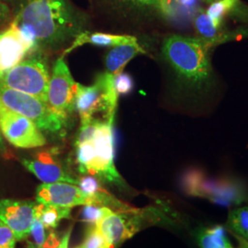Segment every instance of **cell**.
<instances>
[{"instance_id": "3", "label": "cell", "mask_w": 248, "mask_h": 248, "mask_svg": "<svg viewBox=\"0 0 248 248\" xmlns=\"http://www.w3.org/2000/svg\"><path fill=\"white\" fill-rule=\"evenodd\" d=\"M77 161L82 174L104 179L118 185L124 179L114 162L113 123L91 119L81 123L76 142Z\"/></svg>"}, {"instance_id": "32", "label": "cell", "mask_w": 248, "mask_h": 248, "mask_svg": "<svg viewBox=\"0 0 248 248\" xmlns=\"http://www.w3.org/2000/svg\"><path fill=\"white\" fill-rule=\"evenodd\" d=\"M202 1H203L205 3H207V4L211 5V4H213V3L216 2V1H218V0H202Z\"/></svg>"}, {"instance_id": "28", "label": "cell", "mask_w": 248, "mask_h": 248, "mask_svg": "<svg viewBox=\"0 0 248 248\" xmlns=\"http://www.w3.org/2000/svg\"><path fill=\"white\" fill-rule=\"evenodd\" d=\"M72 227L65 232L63 234L62 239L60 240L59 245L54 248H68L69 246V241H70V236H71Z\"/></svg>"}, {"instance_id": "27", "label": "cell", "mask_w": 248, "mask_h": 248, "mask_svg": "<svg viewBox=\"0 0 248 248\" xmlns=\"http://www.w3.org/2000/svg\"><path fill=\"white\" fill-rule=\"evenodd\" d=\"M16 241L13 231L5 222L0 221V248H15Z\"/></svg>"}, {"instance_id": "31", "label": "cell", "mask_w": 248, "mask_h": 248, "mask_svg": "<svg viewBox=\"0 0 248 248\" xmlns=\"http://www.w3.org/2000/svg\"><path fill=\"white\" fill-rule=\"evenodd\" d=\"M5 151H6V146H5V143H4V141L1 136V132H0V152H5Z\"/></svg>"}, {"instance_id": "26", "label": "cell", "mask_w": 248, "mask_h": 248, "mask_svg": "<svg viewBox=\"0 0 248 248\" xmlns=\"http://www.w3.org/2000/svg\"><path fill=\"white\" fill-rule=\"evenodd\" d=\"M133 82L132 78L124 73H119L114 77V88L118 95H125L133 89Z\"/></svg>"}, {"instance_id": "21", "label": "cell", "mask_w": 248, "mask_h": 248, "mask_svg": "<svg viewBox=\"0 0 248 248\" xmlns=\"http://www.w3.org/2000/svg\"><path fill=\"white\" fill-rule=\"evenodd\" d=\"M193 24L198 33L204 38H213L220 34L219 31L222 25L212 18L205 9H200L196 12Z\"/></svg>"}, {"instance_id": "13", "label": "cell", "mask_w": 248, "mask_h": 248, "mask_svg": "<svg viewBox=\"0 0 248 248\" xmlns=\"http://www.w3.org/2000/svg\"><path fill=\"white\" fill-rule=\"evenodd\" d=\"M36 203L11 199L0 200V221L13 231L17 241L26 239L36 217Z\"/></svg>"}, {"instance_id": "19", "label": "cell", "mask_w": 248, "mask_h": 248, "mask_svg": "<svg viewBox=\"0 0 248 248\" xmlns=\"http://www.w3.org/2000/svg\"><path fill=\"white\" fill-rule=\"evenodd\" d=\"M131 9L157 13L165 18H172V0H116Z\"/></svg>"}, {"instance_id": "7", "label": "cell", "mask_w": 248, "mask_h": 248, "mask_svg": "<svg viewBox=\"0 0 248 248\" xmlns=\"http://www.w3.org/2000/svg\"><path fill=\"white\" fill-rule=\"evenodd\" d=\"M0 104L31 120L44 132L58 133L63 127L48 103L18 90L0 87Z\"/></svg>"}, {"instance_id": "33", "label": "cell", "mask_w": 248, "mask_h": 248, "mask_svg": "<svg viewBox=\"0 0 248 248\" xmlns=\"http://www.w3.org/2000/svg\"></svg>"}, {"instance_id": "30", "label": "cell", "mask_w": 248, "mask_h": 248, "mask_svg": "<svg viewBox=\"0 0 248 248\" xmlns=\"http://www.w3.org/2000/svg\"><path fill=\"white\" fill-rule=\"evenodd\" d=\"M8 14V9L6 7L5 4H3V2L0 0V22L6 18Z\"/></svg>"}, {"instance_id": "16", "label": "cell", "mask_w": 248, "mask_h": 248, "mask_svg": "<svg viewBox=\"0 0 248 248\" xmlns=\"http://www.w3.org/2000/svg\"><path fill=\"white\" fill-rule=\"evenodd\" d=\"M145 53L139 42L118 45L112 47L108 53L105 60L106 72L117 75L124 70V66L139 54Z\"/></svg>"}, {"instance_id": "2", "label": "cell", "mask_w": 248, "mask_h": 248, "mask_svg": "<svg viewBox=\"0 0 248 248\" xmlns=\"http://www.w3.org/2000/svg\"><path fill=\"white\" fill-rule=\"evenodd\" d=\"M12 22L45 48L64 45L81 29L79 14L68 0H22Z\"/></svg>"}, {"instance_id": "12", "label": "cell", "mask_w": 248, "mask_h": 248, "mask_svg": "<svg viewBox=\"0 0 248 248\" xmlns=\"http://www.w3.org/2000/svg\"><path fill=\"white\" fill-rule=\"evenodd\" d=\"M35 48V42L11 22L0 32V72L7 71L17 65Z\"/></svg>"}, {"instance_id": "23", "label": "cell", "mask_w": 248, "mask_h": 248, "mask_svg": "<svg viewBox=\"0 0 248 248\" xmlns=\"http://www.w3.org/2000/svg\"><path fill=\"white\" fill-rule=\"evenodd\" d=\"M74 248H111L96 225H89L85 238L79 246Z\"/></svg>"}, {"instance_id": "25", "label": "cell", "mask_w": 248, "mask_h": 248, "mask_svg": "<svg viewBox=\"0 0 248 248\" xmlns=\"http://www.w3.org/2000/svg\"><path fill=\"white\" fill-rule=\"evenodd\" d=\"M30 235L33 239V243L30 246V248H44L45 241L47 239L46 228H45V225L40 222V220L38 218H36V217Z\"/></svg>"}, {"instance_id": "11", "label": "cell", "mask_w": 248, "mask_h": 248, "mask_svg": "<svg viewBox=\"0 0 248 248\" xmlns=\"http://www.w3.org/2000/svg\"><path fill=\"white\" fill-rule=\"evenodd\" d=\"M36 202L64 208L95 204L92 196L85 193L79 186L66 182L43 183L37 187Z\"/></svg>"}, {"instance_id": "15", "label": "cell", "mask_w": 248, "mask_h": 248, "mask_svg": "<svg viewBox=\"0 0 248 248\" xmlns=\"http://www.w3.org/2000/svg\"><path fill=\"white\" fill-rule=\"evenodd\" d=\"M137 38L132 35H117L104 32H80L75 37L71 46L64 52L63 54L71 53L76 48L82 45H89L99 46V47H115L118 45L131 44L137 42Z\"/></svg>"}, {"instance_id": "8", "label": "cell", "mask_w": 248, "mask_h": 248, "mask_svg": "<svg viewBox=\"0 0 248 248\" xmlns=\"http://www.w3.org/2000/svg\"><path fill=\"white\" fill-rule=\"evenodd\" d=\"M78 84L73 78L63 57L58 58L50 77L47 103L63 125L76 109Z\"/></svg>"}, {"instance_id": "5", "label": "cell", "mask_w": 248, "mask_h": 248, "mask_svg": "<svg viewBox=\"0 0 248 248\" xmlns=\"http://www.w3.org/2000/svg\"><path fill=\"white\" fill-rule=\"evenodd\" d=\"M114 77L108 73L98 76L91 86L78 84L76 98V109L80 116L81 123L93 119L98 112H104L107 121L113 123L119 95L114 88Z\"/></svg>"}, {"instance_id": "14", "label": "cell", "mask_w": 248, "mask_h": 248, "mask_svg": "<svg viewBox=\"0 0 248 248\" xmlns=\"http://www.w3.org/2000/svg\"><path fill=\"white\" fill-rule=\"evenodd\" d=\"M21 163L44 183L66 182L75 185L78 183V178L72 177L50 152H41L32 159H23Z\"/></svg>"}, {"instance_id": "29", "label": "cell", "mask_w": 248, "mask_h": 248, "mask_svg": "<svg viewBox=\"0 0 248 248\" xmlns=\"http://www.w3.org/2000/svg\"><path fill=\"white\" fill-rule=\"evenodd\" d=\"M232 235L237 240V244H238L237 248H248V240L244 239L235 234H232Z\"/></svg>"}, {"instance_id": "10", "label": "cell", "mask_w": 248, "mask_h": 248, "mask_svg": "<svg viewBox=\"0 0 248 248\" xmlns=\"http://www.w3.org/2000/svg\"><path fill=\"white\" fill-rule=\"evenodd\" d=\"M187 194L208 199L213 202L228 205L240 204L248 200V194L232 182H211L198 178L195 175L188 176L184 182Z\"/></svg>"}, {"instance_id": "22", "label": "cell", "mask_w": 248, "mask_h": 248, "mask_svg": "<svg viewBox=\"0 0 248 248\" xmlns=\"http://www.w3.org/2000/svg\"><path fill=\"white\" fill-rule=\"evenodd\" d=\"M112 212L114 211L106 206L97 204L85 205L81 212V221L89 223V225H97L103 218Z\"/></svg>"}, {"instance_id": "6", "label": "cell", "mask_w": 248, "mask_h": 248, "mask_svg": "<svg viewBox=\"0 0 248 248\" xmlns=\"http://www.w3.org/2000/svg\"><path fill=\"white\" fill-rule=\"evenodd\" d=\"M50 77L45 60L34 56L21 61L7 71L0 72V87L18 90L47 102Z\"/></svg>"}, {"instance_id": "20", "label": "cell", "mask_w": 248, "mask_h": 248, "mask_svg": "<svg viewBox=\"0 0 248 248\" xmlns=\"http://www.w3.org/2000/svg\"><path fill=\"white\" fill-rule=\"evenodd\" d=\"M226 227L232 234L248 240V206L232 210L228 214Z\"/></svg>"}, {"instance_id": "17", "label": "cell", "mask_w": 248, "mask_h": 248, "mask_svg": "<svg viewBox=\"0 0 248 248\" xmlns=\"http://www.w3.org/2000/svg\"><path fill=\"white\" fill-rule=\"evenodd\" d=\"M71 208H64L49 204H36V218L40 220L46 229H55L62 219H68Z\"/></svg>"}, {"instance_id": "4", "label": "cell", "mask_w": 248, "mask_h": 248, "mask_svg": "<svg viewBox=\"0 0 248 248\" xmlns=\"http://www.w3.org/2000/svg\"><path fill=\"white\" fill-rule=\"evenodd\" d=\"M168 220L165 212L156 207L132 208L112 212L96 225L111 248H117L138 232Z\"/></svg>"}, {"instance_id": "9", "label": "cell", "mask_w": 248, "mask_h": 248, "mask_svg": "<svg viewBox=\"0 0 248 248\" xmlns=\"http://www.w3.org/2000/svg\"><path fill=\"white\" fill-rule=\"evenodd\" d=\"M0 132L8 142L18 148L42 147L46 139L34 123L0 104Z\"/></svg>"}, {"instance_id": "18", "label": "cell", "mask_w": 248, "mask_h": 248, "mask_svg": "<svg viewBox=\"0 0 248 248\" xmlns=\"http://www.w3.org/2000/svg\"><path fill=\"white\" fill-rule=\"evenodd\" d=\"M198 243L201 248H230L225 230L221 225L204 228L198 233Z\"/></svg>"}, {"instance_id": "1", "label": "cell", "mask_w": 248, "mask_h": 248, "mask_svg": "<svg viewBox=\"0 0 248 248\" xmlns=\"http://www.w3.org/2000/svg\"><path fill=\"white\" fill-rule=\"evenodd\" d=\"M232 39V33H220L213 38L173 34L164 40L162 53L180 86L198 98L213 88L211 55L213 48Z\"/></svg>"}, {"instance_id": "24", "label": "cell", "mask_w": 248, "mask_h": 248, "mask_svg": "<svg viewBox=\"0 0 248 248\" xmlns=\"http://www.w3.org/2000/svg\"><path fill=\"white\" fill-rule=\"evenodd\" d=\"M78 186L87 194L92 196L95 200V196L98 195L103 190H105L102 186H100L98 179L93 176H85V177L78 178ZM96 204V202H95Z\"/></svg>"}]
</instances>
